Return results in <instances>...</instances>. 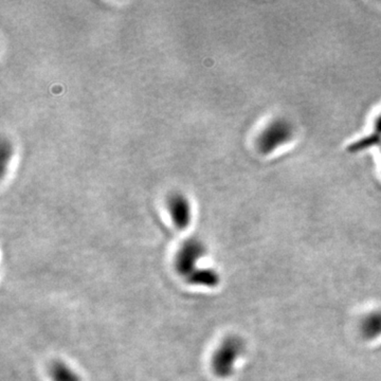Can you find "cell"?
I'll return each instance as SVG.
<instances>
[{
	"mask_svg": "<svg viewBox=\"0 0 381 381\" xmlns=\"http://www.w3.org/2000/svg\"><path fill=\"white\" fill-rule=\"evenodd\" d=\"M243 352L245 342L241 337L231 335L225 338L212 357L211 368L213 374L222 379L232 376L236 362Z\"/></svg>",
	"mask_w": 381,
	"mask_h": 381,
	"instance_id": "cell-1",
	"label": "cell"
},
{
	"mask_svg": "<svg viewBox=\"0 0 381 381\" xmlns=\"http://www.w3.org/2000/svg\"><path fill=\"white\" fill-rule=\"evenodd\" d=\"M295 136V128L286 119H276L264 128L258 138V147L262 154H272L290 142Z\"/></svg>",
	"mask_w": 381,
	"mask_h": 381,
	"instance_id": "cell-2",
	"label": "cell"
},
{
	"mask_svg": "<svg viewBox=\"0 0 381 381\" xmlns=\"http://www.w3.org/2000/svg\"><path fill=\"white\" fill-rule=\"evenodd\" d=\"M207 253V247L201 239L191 237L181 243L174 259V267L177 274L187 278L199 268L197 264Z\"/></svg>",
	"mask_w": 381,
	"mask_h": 381,
	"instance_id": "cell-3",
	"label": "cell"
},
{
	"mask_svg": "<svg viewBox=\"0 0 381 381\" xmlns=\"http://www.w3.org/2000/svg\"><path fill=\"white\" fill-rule=\"evenodd\" d=\"M166 205L173 224L180 230H185L192 222V208L189 199L185 195L176 193L168 197Z\"/></svg>",
	"mask_w": 381,
	"mask_h": 381,
	"instance_id": "cell-4",
	"label": "cell"
},
{
	"mask_svg": "<svg viewBox=\"0 0 381 381\" xmlns=\"http://www.w3.org/2000/svg\"><path fill=\"white\" fill-rule=\"evenodd\" d=\"M189 285L193 286L208 287L214 288L220 283V276L216 270L212 268H197L193 274L185 279Z\"/></svg>",
	"mask_w": 381,
	"mask_h": 381,
	"instance_id": "cell-5",
	"label": "cell"
},
{
	"mask_svg": "<svg viewBox=\"0 0 381 381\" xmlns=\"http://www.w3.org/2000/svg\"><path fill=\"white\" fill-rule=\"evenodd\" d=\"M360 332L366 340H375L381 336V310H375L364 316L360 324Z\"/></svg>",
	"mask_w": 381,
	"mask_h": 381,
	"instance_id": "cell-6",
	"label": "cell"
},
{
	"mask_svg": "<svg viewBox=\"0 0 381 381\" xmlns=\"http://www.w3.org/2000/svg\"><path fill=\"white\" fill-rule=\"evenodd\" d=\"M381 143V114L377 118L374 125V133L368 135L366 138L360 140L359 142L355 143L354 149L355 151L358 149H368L370 147H378Z\"/></svg>",
	"mask_w": 381,
	"mask_h": 381,
	"instance_id": "cell-7",
	"label": "cell"
},
{
	"mask_svg": "<svg viewBox=\"0 0 381 381\" xmlns=\"http://www.w3.org/2000/svg\"><path fill=\"white\" fill-rule=\"evenodd\" d=\"M378 147H380V149H381V143H380V145H378Z\"/></svg>",
	"mask_w": 381,
	"mask_h": 381,
	"instance_id": "cell-8",
	"label": "cell"
}]
</instances>
